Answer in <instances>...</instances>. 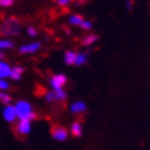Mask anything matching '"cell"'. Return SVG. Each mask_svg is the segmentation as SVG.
<instances>
[{
  "instance_id": "1",
  "label": "cell",
  "mask_w": 150,
  "mask_h": 150,
  "mask_svg": "<svg viewBox=\"0 0 150 150\" xmlns=\"http://www.w3.org/2000/svg\"><path fill=\"white\" fill-rule=\"evenodd\" d=\"M15 110H16V116L20 121H22V120L32 121L35 118V114L33 111L32 105L26 100H18L15 105Z\"/></svg>"
},
{
  "instance_id": "2",
  "label": "cell",
  "mask_w": 150,
  "mask_h": 150,
  "mask_svg": "<svg viewBox=\"0 0 150 150\" xmlns=\"http://www.w3.org/2000/svg\"><path fill=\"white\" fill-rule=\"evenodd\" d=\"M20 32V21L16 17H10L0 26L1 35H16Z\"/></svg>"
},
{
  "instance_id": "3",
  "label": "cell",
  "mask_w": 150,
  "mask_h": 150,
  "mask_svg": "<svg viewBox=\"0 0 150 150\" xmlns=\"http://www.w3.org/2000/svg\"><path fill=\"white\" fill-rule=\"evenodd\" d=\"M51 136L57 142H65L67 138H69V132H67L66 128H64L61 126H54L51 128Z\"/></svg>"
},
{
  "instance_id": "4",
  "label": "cell",
  "mask_w": 150,
  "mask_h": 150,
  "mask_svg": "<svg viewBox=\"0 0 150 150\" xmlns=\"http://www.w3.org/2000/svg\"><path fill=\"white\" fill-rule=\"evenodd\" d=\"M67 83V77L62 73L59 74H54L50 79V86L52 87L54 91H57V89H62V87Z\"/></svg>"
},
{
  "instance_id": "5",
  "label": "cell",
  "mask_w": 150,
  "mask_h": 150,
  "mask_svg": "<svg viewBox=\"0 0 150 150\" xmlns=\"http://www.w3.org/2000/svg\"><path fill=\"white\" fill-rule=\"evenodd\" d=\"M31 129H32L31 121H27V120H22L16 126V132L20 136H27V134L31 132Z\"/></svg>"
},
{
  "instance_id": "6",
  "label": "cell",
  "mask_w": 150,
  "mask_h": 150,
  "mask_svg": "<svg viewBox=\"0 0 150 150\" xmlns=\"http://www.w3.org/2000/svg\"><path fill=\"white\" fill-rule=\"evenodd\" d=\"M3 116L5 118L6 122H13L17 118L16 116V110H15V106H12V105H6L5 109L3 110Z\"/></svg>"
},
{
  "instance_id": "7",
  "label": "cell",
  "mask_w": 150,
  "mask_h": 150,
  "mask_svg": "<svg viewBox=\"0 0 150 150\" xmlns=\"http://www.w3.org/2000/svg\"><path fill=\"white\" fill-rule=\"evenodd\" d=\"M42 47V44L39 42H35V43H31V44H27V45H23L20 48V52L21 54H33V52L38 51Z\"/></svg>"
},
{
  "instance_id": "8",
  "label": "cell",
  "mask_w": 150,
  "mask_h": 150,
  "mask_svg": "<svg viewBox=\"0 0 150 150\" xmlns=\"http://www.w3.org/2000/svg\"><path fill=\"white\" fill-rule=\"evenodd\" d=\"M87 110V105L83 103V101H74L72 105H71V112L72 114H76V115H79V114H83V112Z\"/></svg>"
},
{
  "instance_id": "9",
  "label": "cell",
  "mask_w": 150,
  "mask_h": 150,
  "mask_svg": "<svg viewBox=\"0 0 150 150\" xmlns=\"http://www.w3.org/2000/svg\"><path fill=\"white\" fill-rule=\"evenodd\" d=\"M10 71H11V67L9 64L0 61V79L10 77Z\"/></svg>"
},
{
  "instance_id": "10",
  "label": "cell",
  "mask_w": 150,
  "mask_h": 150,
  "mask_svg": "<svg viewBox=\"0 0 150 150\" xmlns=\"http://www.w3.org/2000/svg\"><path fill=\"white\" fill-rule=\"evenodd\" d=\"M99 40V35L98 34H89L87 37H84L82 39V45L83 47H91L92 44H94L95 42Z\"/></svg>"
},
{
  "instance_id": "11",
  "label": "cell",
  "mask_w": 150,
  "mask_h": 150,
  "mask_svg": "<svg viewBox=\"0 0 150 150\" xmlns=\"http://www.w3.org/2000/svg\"><path fill=\"white\" fill-rule=\"evenodd\" d=\"M23 72H25L23 67L16 66V67H13V69H11V71H10V77H11L12 79H15V81H17V79L21 78V76H22V73H23Z\"/></svg>"
},
{
  "instance_id": "12",
  "label": "cell",
  "mask_w": 150,
  "mask_h": 150,
  "mask_svg": "<svg viewBox=\"0 0 150 150\" xmlns=\"http://www.w3.org/2000/svg\"><path fill=\"white\" fill-rule=\"evenodd\" d=\"M76 54L72 50H67L65 52V56H64V60H65V64L66 65H74V60H76Z\"/></svg>"
},
{
  "instance_id": "13",
  "label": "cell",
  "mask_w": 150,
  "mask_h": 150,
  "mask_svg": "<svg viewBox=\"0 0 150 150\" xmlns=\"http://www.w3.org/2000/svg\"><path fill=\"white\" fill-rule=\"evenodd\" d=\"M87 61H88V55L86 52H77L76 54V60H74V65L76 66L86 65Z\"/></svg>"
},
{
  "instance_id": "14",
  "label": "cell",
  "mask_w": 150,
  "mask_h": 150,
  "mask_svg": "<svg viewBox=\"0 0 150 150\" xmlns=\"http://www.w3.org/2000/svg\"><path fill=\"white\" fill-rule=\"evenodd\" d=\"M52 92H54L55 101H65L67 99V93L64 89H57V91H52Z\"/></svg>"
},
{
  "instance_id": "15",
  "label": "cell",
  "mask_w": 150,
  "mask_h": 150,
  "mask_svg": "<svg viewBox=\"0 0 150 150\" xmlns=\"http://www.w3.org/2000/svg\"><path fill=\"white\" fill-rule=\"evenodd\" d=\"M71 132L74 137H81L82 136V125L79 122H73L71 126Z\"/></svg>"
},
{
  "instance_id": "16",
  "label": "cell",
  "mask_w": 150,
  "mask_h": 150,
  "mask_svg": "<svg viewBox=\"0 0 150 150\" xmlns=\"http://www.w3.org/2000/svg\"><path fill=\"white\" fill-rule=\"evenodd\" d=\"M84 21V18L81 16V15H72L70 17V23L72 26H76V27H81L82 22Z\"/></svg>"
},
{
  "instance_id": "17",
  "label": "cell",
  "mask_w": 150,
  "mask_h": 150,
  "mask_svg": "<svg viewBox=\"0 0 150 150\" xmlns=\"http://www.w3.org/2000/svg\"><path fill=\"white\" fill-rule=\"evenodd\" d=\"M13 48V43L7 40V39H1L0 40V49H10Z\"/></svg>"
},
{
  "instance_id": "18",
  "label": "cell",
  "mask_w": 150,
  "mask_h": 150,
  "mask_svg": "<svg viewBox=\"0 0 150 150\" xmlns=\"http://www.w3.org/2000/svg\"><path fill=\"white\" fill-rule=\"evenodd\" d=\"M92 27H93V23L91 21H88V20H84L83 22H82V25H81V28L84 29V31H89V29H92Z\"/></svg>"
},
{
  "instance_id": "19",
  "label": "cell",
  "mask_w": 150,
  "mask_h": 150,
  "mask_svg": "<svg viewBox=\"0 0 150 150\" xmlns=\"http://www.w3.org/2000/svg\"><path fill=\"white\" fill-rule=\"evenodd\" d=\"M45 100L48 103H52V101H55V98H54V92H48L45 93Z\"/></svg>"
},
{
  "instance_id": "20",
  "label": "cell",
  "mask_w": 150,
  "mask_h": 150,
  "mask_svg": "<svg viewBox=\"0 0 150 150\" xmlns=\"http://www.w3.org/2000/svg\"><path fill=\"white\" fill-rule=\"evenodd\" d=\"M9 83H7L6 81L4 79H0V91H6V89H9Z\"/></svg>"
},
{
  "instance_id": "21",
  "label": "cell",
  "mask_w": 150,
  "mask_h": 150,
  "mask_svg": "<svg viewBox=\"0 0 150 150\" xmlns=\"http://www.w3.org/2000/svg\"><path fill=\"white\" fill-rule=\"evenodd\" d=\"M71 1H72V0H56V4L59 6H61V7H65V6L69 5Z\"/></svg>"
},
{
  "instance_id": "22",
  "label": "cell",
  "mask_w": 150,
  "mask_h": 150,
  "mask_svg": "<svg viewBox=\"0 0 150 150\" xmlns=\"http://www.w3.org/2000/svg\"><path fill=\"white\" fill-rule=\"evenodd\" d=\"M13 4V0H0V5L7 7V6H11Z\"/></svg>"
},
{
  "instance_id": "23",
  "label": "cell",
  "mask_w": 150,
  "mask_h": 150,
  "mask_svg": "<svg viewBox=\"0 0 150 150\" xmlns=\"http://www.w3.org/2000/svg\"><path fill=\"white\" fill-rule=\"evenodd\" d=\"M27 32H28V34L31 37H35L37 34H38V33H37V31H35V28H33V27H28Z\"/></svg>"
},
{
  "instance_id": "24",
  "label": "cell",
  "mask_w": 150,
  "mask_h": 150,
  "mask_svg": "<svg viewBox=\"0 0 150 150\" xmlns=\"http://www.w3.org/2000/svg\"><path fill=\"white\" fill-rule=\"evenodd\" d=\"M132 7H133V1H132V0H127V1H126V9L128 11H131Z\"/></svg>"
},
{
  "instance_id": "25",
  "label": "cell",
  "mask_w": 150,
  "mask_h": 150,
  "mask_svg": "<svg viewBox=\"0 0 150 150\" xmlns=\"http://www.w3.org/2000/svg\"><path fill=\"white\" fill-rule=\"evenodd\" d=\"M4 57V52L1 51V50H0V59H3Z\"/></svg>"
}]
</instances>
